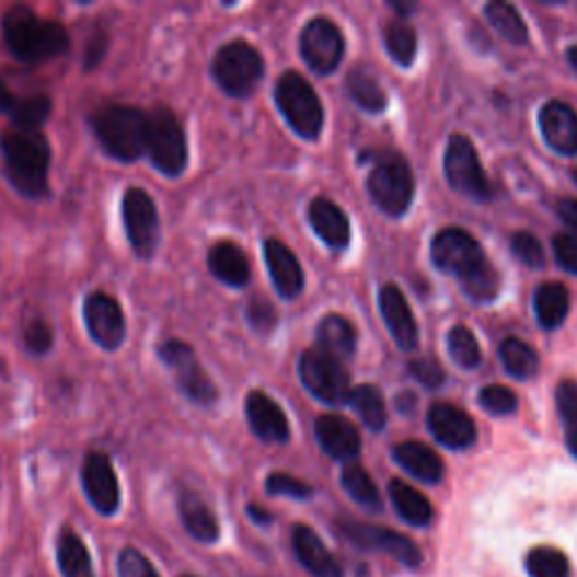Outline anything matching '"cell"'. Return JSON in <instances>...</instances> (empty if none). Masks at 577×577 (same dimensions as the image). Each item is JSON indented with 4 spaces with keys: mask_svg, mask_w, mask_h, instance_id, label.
Segmentation results:
<instances>
[{
    "mask_svg": "<svg viewBox=\"0 0 577 577\" xmlns=\"http://www.w3.org/2000/svg\"><path fill=\"white\" fill-rule=\"evenodd\" d=\"M0 151H3L5 172L10 183L25 199L48 197L50 185V142L42 131L8 129L0 136Z\"/></svg>",
    "mask_w": 577,
    "mask_h": 577,
    "instance_id": "1",
    "label": "cell"
},
{
    "mask_svg": "<svg viewBox=\"0 0 577 577\" xmlns=\"http://www.w3.org/2000/svg\"><path fill=\"white\" fill-rule=\"evenodd\" d=\"M3 38L10 53L27 64H42L68 53V30L57 21H44L25 5L12 8L3 19Z\"/></svg>",
    "mask_w": 577,
    "mask_h": 577,
    "instance_id": "2",
    "label": "cell"
},
{
    "mask_svg": "<svg viewBox=\"0 0 577 577\" xmlns=\"http://www.w3.org/2000/svg\"><path fill=\"white\" fill-rule=\"evenodd\" d=\"M93 134L111 159L136 163L147 153L149 113L129 104H111L100 108L91 118Z\"/></svg>",
    "mask_w": 577,
    "mask_h": 577,
    "instance_id": "3",
    "label": "cell"
},
{
    "mask_svg": "<svg viewBox=\"0 0 577 577\" xmlns=\"http://www.w3.org/2000/svg\"><path fill=\"white\" fill-rule=\"evenodd\" d=\"M276 106L285 123L302 140H319L325 125V108L314 91L298 70H287L274 91Z\"/></svg>",
    "mask_w": 577,
    "mask_h": 577,
    "instance_id": "4",
    "label": "cell"
},
{
    "mask_svg": "<svg viewBox=\"0 0 577 577\" xmlns=\"http://www.w3.org/2000/svg\"><path fill=\"white\" fill-rule=\"evenodd\" d=\"M264 57L259 50L246 42H230L221 46L210 64V74L215 84L228 97H251L264 80Z\"/></svg>",
    "mask_w": 577,
    "mask_h": 577,
    "instance_id": "5",
    "label": "cell"
},
{
    "mask_svg": "<svg viewBox=\"0 0 577 577\" xmlns=\"http://www.w3.org/2000/svg\"><path fill=\"white\" fill-rule=\"evenodd\" d=\"M147 157L168 178H178L187 168L185 129L176 113L168 106H157L149 113Z\"/></svg>",
    "mask_w": 577,
    "mask_h": 577,
    "instance_id": "6",
    "label": "cell"
},
{
    "mask_svg": "<svg viewBox=\"0 0 577 577\" xmlns=\"http://www.w3.org/2000/svg\"><path fill=\"white\" fill-rule=\"evenodd\" d=\"M159 359L172 370L178 391L199 406H212L219 400V391L210 374L201 368L195 350L181 338H165L159 345Z\"/></svg>",
    "mask_w": 577,
    "mask_h": 577,
    "instance_id": "7",
    "label": "cell"
},
{
    "mask_svg": "<svg viewBox=\"0 0 577 577\" xmlns=\"http://www.w3.org/2000/svg\"><path fill=\"white\" fill-rule=\"evenodd\" d=\"M368 195L372 204L389 217H402L413 201L415 178L402 157H386L377 161L368 174Z\"/></svg>",
    "mask_w": 577,
    "mask_h": 577,
    "instance_id": "8",
    "label": "cell"
},
{
    "mask_svg": "<svg viewBox=\"0 0 577 577\" xmlns=\"http://www.w3.org/2000/svg\"><path fill=\"white\" fill-rule=\"evenodd\" d=\"M298 374L302 386L316 400L332 406L348 404L353 386H350V372L345 370L343 361L321 350H304L298 361Z\"/></svg>",
    "mask_w": 577,
    "mask_h": 577,
    "instance_id": "9",
    "label": "cell"
},
{
    "mask_svg": "<svg viewBox=\"0 0 577 577\" xmlns=\"http://www.w3.org/2000/svg\"><path fill=\"white\" fill-rule=\"evenodd\" d=\"M123 223L131 251L140 259H151L161 242V217L157 201L142 187H129L123 197Z\"/></svg>",
    "mask_w": 577,
    "mask_h": 577,
    "instance_id": "10",
    "label": "cell"
},
{
    "mask_svg": "<svg viewBox=\"0 0 577 577\" xmlns=\"http://www.w3.org/2000/svg\"><path fill=\"white\" fill-rule=\"evenodd\" d=\"M445 176L449 185L460 192L463 197H470L474 201H489L492 187L483 172V165L478 161V153L474 142L463 136L455 134L449 138L445 149Z\"/></svg>",
    "mask_w": 577,
    "mask_h": 577,
    "instance_id": "11",
    "label": "cell"
},
{
    "mask_svg": "<svg viewBox=\"0 0 577 577\" xmlns=\"http://www.w3.org/2000/svg\"><path fill=\"white\" fill-rule=\"evenodd\" d=\"M345 55L341 27L327 16H316L300 32V57L316 74H332Z\"/></svg>",
    "mask_w": 577,
    "mask_h": 577,
    "instance_id": "12",
    "label": "cell"
},
{
    "mask_svg": "<svg viewBox=\"0 0 577 577\" xmlns=\"http://www.w3.org/2000/svg\"><path fill=\"white\" fill-rule=\"evenodd\" d=\"M82 312L89 336L97 348L106 353L118 350L127 338V319L120 302L104 291H91L84 298Z\"/></svg>",
    "mask_w": 577,
    "mask_h": 577,
    "instance_id": "13",
    "label": "cell"
},
{
    "mask_svg": "<svg viewBox=\"0 0 577 577\" xmlns=\"http://www.w3.org/2000/svg\"><path fill=\"white\" fill-rule=\"evenodd\" d=\"M338 532L350 544H355L363 551L386 553L408 568H417L422 564L419 549L408 540V536H404L395 530L370 526V523H359V521H338Z\"/></svg>",
    "mask_w": 577,
    "mask_h": 577,
    "instance_id": "14",
    "label": "cell"
},
{
    "mask_svg": "<svg viewBox=\"0 0 577 577\" xmlns=\"http://www.w3.org/2000/svg\"><path fill=\"white\" fill-rule=\"evenodd\" d=\"M431 259L442 274H451L458 280L487 262L481 244L463 228L440 230L431 242Z\"/></svg>",
    "mask_w": 577,
    "mask_h": 577,
    "instance_id": "15",
    "label": "cell"
},
{
    "mask_svg": "<svg viewBox=\"0 0 577 577\" xmlns=\"http://www.w3.org/2000/svg\"><path fill=\"white\" fill-rule=\"evenodd\" d=\"M82 485L91 506L100 515L111 517L120 510V483L106 453L91 451L86 455L82 468Z\"/></svg>",
    "mask_w": 577,
    "mask_h": 577,
    "instance_id": "16",
    "label": "cell"
},
{
    "mask_svg": "<svg viewBox=\"0 0 577 577\" xmlns=\"http://www.w3.org/2000/svg\"><path fill=\"white\" fill-rule=\"evenodd\" d=\"M246 419L251 431L262 440L272 445H285L291 438L289 419L282 406L264 391H251L244 404Z\"/></svg>",
    "mask_w": 577,
    "mask_h": 577,
    "instance_id": "17",
    "label": "cell"
},
{
    "mask_svg": "<svg viewBox=\"0 0 577 577\" xmlns=\"http://www.w3.org/2000/svg\"><path fill=\"white\" fill-rule=\"evenodd\" d=\"M427 425L434 438L449 449L463 451L476 442L474 419L463 408H458L453 404L447 402L434 404L427 415Z\"/></svg>",
    "mask_w": 577,
    "mask_h": 577,
    "instance_id": "18",
    "label": "cell"
},
{
    "mask_svg": "<svg viewBox=\"0 0 577 577\" xmlns=\"http://www.w3.org/2000/svg\"><path fill=\"white\" fill-rule=\"evenodd\" d=\"M262 249H264L268 278H272L278 296L285 300L298 298L304 289V272L296 253L285 242L274 238H268Z\"/></svg>",
    "mask_w": 577,
    "mask_h": 577,
    "instance_id": "19",
    "label": "cell"
},
{
    "mask_svg": "<svg viewBox=\"0 0 577 577\" xmlns=\"http://www.w3.org/2000/svg\"><path fill=\"white\" fill-rule=\"evenodd\" d=\"M314 436L321 449L334 458L350 463L361 453V436L348 417L325 413L314 422Z\"/></svg>",
    "mask_w": 577,
    "mask_h": 577,
    "instance_id": "20",
    "label": "cell"
},
{
    "mask_svg": "<svg viewBox=\"0 0 577 577\" xmlns=\"http://www.w3.org/2000/svg\"><path fill=\"white\" fill-rule=\"evenodd\" d=\"M379 310L383 323H386L391 336L395 338L400 348L406 353L415 350L419 343V330L402 289L395 285H383L379 291Z\"/></svg>",
    "mask_w": 577,
    "mask_h": 577,
    "instance_id": "21",
    "label": "cell"
},
{
    "mask_svg": "<svg viewBox=\"0 0 577 577\" xmlns=\"http://www.w3.org/2000/svg\"><path fill=\"white\" fill-rule=\"evenodd\" d=\"M546 145L562 157H577V113L566 102L553 100L540 113Z\"/></svg>",
    "mask_w": 577,
    "mask_h": 577,
    "instance_id": "22",
    "label": "cell"
},
{
    "mask_svg": "<svg viewBox=\"0 0 577 577\" xmlns=\"http://www.w3.org/2000/svg\"><path fill=\"white\" fill-rule=\"evenodd\" d=\"M314 233L332 249V251H345L350 246V219L343 212L341 206H336L327 197H316L307 210Z\"/></svg>",
    "mask_w": 577,
    "mask_h": 577,
    "instance_id": "23",
    "label": "cell"
},
{
    "mask_svg": "<svg viewBox=\"0 0 577 577\" xmlns=\"http://www.w3.org/2000/svg\"><path fill=\"white\" fill-rule=\"evenodd\" d=\"M291 542L296 559L314 577H343L341 564L334 559L321 536L310 526H293Z\"/></svg>",
    "mask_w": 577,
    "mask_h": 577,
    "instance_id": "24",
    "label": "cell"
},
{
    "mask_svg": "<svg viewBox=\"0 0 577 577\" xmlns=\"http://www.w3.org/2000/svg\"><path fill=\"white\" fill-rule=\"evenodd\" d=\"M208 268L219 282L233 289H244L251 282V262L235 242H217L208 251Z\"/></svg>",
    "mask_w": 577,
    "mask_h": 577,
    "instance_id": "25",
    "label": "cell"
},
{
    "mask_svg": "<svg viewBox=\"0 0 577 577\" xmlns=\"http://www.w3.org/2000/svg\"><path fill=\"white\" fill-rule=\"evenodd\" d=\"M393 458L406 474L427 485H436L445 476L442 458L425 442L406 440L393 449Z\"/></svg>",
    "mask_w": 577,
    "mask_h": 577,
    "instance_id": "26",
    "label": "cell"
},
{
    "mask_svg": "<svg viewBox=\"0 0 577 577\" xmlns=\"http://www.w3.org/2000/svg\"><path fill=\"white\" fill-rule=\"evenodd\" d=\"M178 515L192 540H197L201 544H215L219 540L221 530L217 515L197 492L185 489L178 496Z\"/></svg>",
    "mask_w": 577,
    "mask_h": 577,
    "instance_id": "27",
    "label": "cell"
},
{
    "mask_svg": "<svg viewBox=\"0 0 577 577\" xmlns=\"http://www.w3.org/2000/svg\"><path fill=\"white\" fill-rule=\"evenodd\" d=\"M316 343L321 353L338 361L350 359L357 350L355 325L338 314H330L316 327Z\"/></svg>",
    "mask_w": 577,
    "mask_h": 577,
    "instance_id": "28",
    "label": "cell"
},
{
    "mask_svg": "<svg viewBox=\"0 0 577 577\" xmlns=\"http://www.w3.org/2000/svg\"><path fill=\"white\" fill-rule=\"evenodd\" d=\"M389 496L395 512L400 515L402 521L415 528H425L434 519V506L429 504V498L422 494L419 489L411 487L404 481H391L389 485Z\"/></svg>",
    "mask_w": 577,
    "mask_h": 577,
    "instance_id": "29",
    "label": "cell"
},
{
    "mask_svg": "<svg viewBox=\"0 0 577 577\" xmlns=\"http://www.w3.org/2000/svg\"><path fill=\"white\" fill-rule=\"evenodd\" d=\"M568 307L570 296L562 282H546L534 293V314L544 330H557L568 316Z\"/></svg>",
    "mask_w": 577,
    "mask_h": 577,
    "instance_id": "30",
    "label": "cell"
},
{
    "mask_svg": "<svg viewBox=\"0 0 577 577\" xmlns=\"http://www.w3.org/2000/svg\"><path fill=\"white\" fill-rule=\"evenodd\" d=\"M57 564L64 577H95L93 562L84 542L70 528H64L59 532Z\"/></svg>",
    "mask_w": 577,
    "mask_h": 577,
    "instance_id": "31",
    "label": "cell"
},
{
    "mask_svg": "<svg viewBox=\"0 0 577 577\" xmlns=\"http://www.w3.org/2000/svg\"><path fill=\"white\" fill-rule=\"evenodd\" d=\"M348 93L353 97V102L368 111V113H381L383 108H386L389 100H386V93H383L381 84L377 82V77L366 70V68H353L348 72Z\"/></svg>",
    "mask_w": 577,
    "mask_h": 577,
    "instance_id": "32",
    "label": "cell"
},
{
    "mask_svg": "<svg viewBox=\"0 0 577 577\" xmlns=\"http://www.w3.org/2000/svg\"><path fill=\"white\" fill-rule=\"evenodd\" d=\"M341 485L343 489L348 492V496L353 498L355 504H359L361 508L370 510V512H379L381 510V496L379 489L372 481V476L357 463H348L343 468L341 474Z\"/></svg>",
    "mask_w": 577,
    "mask_h": 577,
    "instance_id": "33",
    "label": "cell"
},
{
    "mask_svg": "<svg viewBox=\"0 0 577 577\" xmlns=\"http://www.w3.org/2000/svg\"><path fill=\"white\" fill-rule=\"evenodd\" d=\"M348 404L357 411V415L363 419V425L370 431H381L386 427V404H383V395L379 389L370 386V383H361V386H355L350 393Z\"/></svg>",
    "mask_w": 577,
    "mask_h": 577,
    "instance_id": "34",
    "label": "cell"
},
{
    "mask_svg": "<svg viewBox=\"0 0 577 577\" xmlns=\"http://www.w3.org/2000/svg\"><path fill=\"white\" fill-rule=\"evenodd\" d=\"M498 355H501V363L506 372L515 379H521V381L530 379L536 374V370H540V359H536V353L521 338H515V336L506 338L501 343V350H498Z\"/></svg>",
    "mask_w": 577,
    "mask_h": 577,
    "instance_id": "35",
    "label": "cell"
},
{
    "mask_svg": "<svg viewBox=\"0 0 577 577\" xmlns=\"http://www.w3.org/2000/svg\"><path fill=\"white\" fill-rule=\"evenodd\" d=\"M485 16L492 23V27L498 32V36H504L506 42L515 46H523L528 42V27L512 5L489 3L485 8Z\"/></svg>",
    "mask_w": 577,
    "mask_h": 577,
    "instance_id": "36",
    "label": "cell"
},
{
    "mask_svg": "<svg viewBox=\"0 0 577 577\" xmlns=\"http://www.w3.org/2000/svg\"><path fill=\"white\" fill-rule=\"evenodd\" d=\"M383 44H386L389 55L400 66H411L415 61V55H417V34H415V30L406 21L397 19V21L389 23L386 30H383Z\"/></svg>",
    "mask_w": 577,
    "mask_h": 577,
    "instance_id": "37",
    "label": "cell"
},
{
    "mask_svg": "<svg viewBox=\"0 0 577 577\" xmlns=\"http://www.w3.org/2000/svg\"><path fill=\"white\" fill-rule=\"evenodd\" d=\"M530 577H570L568 557L553 546H536L526 555Z\"/></svg>",
    "mask_w": 577,
    "mask_h": 577,
    "instance_id": "38",
    "label": "cell"
},
{
    "mask_svg": "<svg viewBox=\"0 0 577 577\" xmlns=\"http://www.w3.org/2000/svg\"><path fill=\"white\" fill-rule=\"evenodd\" d=\"M50 108H53V102L46 95L19 100L10 113L12 127L27 129V131H42V125L50 118Z\"/></svg>",
    "mask_w": 577,
    "mask_h": 577,
    "instance_id": "39",
    "label": "cell"
},
{
    "mask_svg": "<svg viewBox=\"0 0 577 577\" xmlns=\"http://www.w3.org/2000/svg\"><path fill=\"white\" fill-rule=\"evenodd\" d=\"M460 285H463L465 293L476 300V302H489L496 298L498 287H501V278H498L496 268L489 262H483L478 268H474L472 274L465 278H460Z\"/></svg>",
    "mask_w": 577,
    "mask_h": 577,
    "instance_id": "40",
    "label": "cell"
},
{
    "mask_svg": "<svg viewBox=\"0 0 577 577\" xmlns=\"http://www.w3.org/2000/svg\"><path fill=\"white\" fill-rule=\"evenodd\" d=\"M447 343H449V355H451L455 366L470 370V368H476L481 363L478 341L468 327H463V325L453 327L447 336Z\"/></svg>",
    "mask_w": 577,
    "mask_h": 577,
    "instance_id": "41",
    "label": "cell"
},
{
    "mask_svg": "<svg viewBox=\"0 0 577 577\" xmlns=\"http://www.w3.org/2000/svg\"><path fill=\"white\" fill-rule=\"evenodd\" d=\"M55 343V332L48 321L44 319H34L25 325L23 330V345L25 350L34 357H46L53 350Z\"/></svg>",
    "mask_w": 577,
    "mask_h": 577,
    "instance_id": "42",
    "label": "cell"
},
{
    "mask_svg": "<svg viewBox=\"0 0 577 577\" xmlns=\"http://www.w3.org/2000/svg\"><path fill=\"white\" fill-rule=\"evenodd\" d=\"M246 321L257 334H272L278 325V312L266 298L255 296L246 302Z\"/></svg>",
    "mask_w": 577,
    "mask_h": 577,
    "instance_id": "43",
    "label": "cell"
},
{
    "mask_svg": "<svg viewBox=\"0 0 577 577\" xmlns=\"http://www.w3.org/2000/svg\"><path fill=\"white\" fill-rule=\"evenodd\" d=\"M266 492L274 494V496H287V498H296V501H304V498H310L314 494V489L302 483L300 478L285 474V472H276V474H268L266 478Z\"/></svg>",
    "mask_w": 577,
    "mask_h": 577,
    "instance_id": "44",
    "label": "cell"
},
{
    "mask_svg": "<svg viewBox=\"0 0 577 577\" xmlns=\"http://www.w3.org/2000/svg\"><path fill=\"white\" fill-rule=\"evenodd\" d=\"M478 404L487 413L510 415L517 411V395L506 386H485L478 393Z\"/></svg>",
    "mask_w": 577,
    "mask_h": 577,
    "instance_id": "45",
    "label": "cell"
},
{
    "mask_svg": "<svg viewBox=\"0 0 577 577\" xmlns=\"http://www.w3.org/2000/svg\"><path fill=\"white\" fill-rule=\"evenodd\" d=\"M512 253L519 262H523L530 268H542L546 264L542 242L536 240L532 233H517L512 238Z\"/></svg>",
    "mask_w": 577,
    "mask_h": 577,
    "instance_id": "46",
    "label": "cell"
},
{
    "mask_svg": "<svg viewBox=\"0 0 577 577\" xmlns=\"http://www.w3.org/2000/svg\"><path fill=\"white\" fill-rule=\"evenodd\" d=\"M118 577H161V575L140 551L125 549L118 555Z\"/></svg>",
    "mask_w": 577,
    "mask_h": 577,
    "instance_id": "47",
    "label": "cell"
},
{
    "mask_svg": "<svg viewBox=\"0 0 577 577\" xmlns=\"http://www.w3.org/2000/svg\"><path fill=\"white\" fill-rule=\"evenodd\" d=\"M557 411L564 427L577 425V383L566 379L557 386Z\"/></svg>",
    "mask_w": 577,
    "mask_h": 577,
    "instance_id": "48",
    "label": "cell"
},
{
    "mask_svg": "<svg viewBox=\"0 0 577 577\" xmlns=\"http://www.w3.org/2000/svg\"><path fill=\"white\" fill-rule=\"evenodd\" d=\"M553 253L564 272L577 276V235H557L553 240Z\"/></svg>",
    "mask_w": 577,
    "mask_h": 577,
    "instance_id": "49",
    "label": "cell"
},
{
    "mask_svg": "<svg viewBox=\"0 0 577 577\" xmlns=\"http://www.w3.org/2000/svg\"><path fill=\"white\" fill-rule=\"evenodd\" d=\"M408 372L419 381L425 383V386L429 389H438L445 383V370L440 368L438 361H431V359H419V361H413L408 366Z\"/></svg>",
    "mask_w": 577,
    "mask_h": 577,
    "instance_id": "50",
    "label": "cell"
},
{
    "mask_svg": "<svg viewBox=\"0 0 577 577\" xmlns=\"http://www.w3.org/2000/svg\"><path fill=\"white\" fill-rule=\"evenodd\" d=\"M106 46H108V36H106L104 32H95V34L91 36L89 48H86V57H84V68H86V70H93V68L104 59Z\"/></svg>",
    "mask_w": 577,
    "mask_h": 577,
    "instance_id": "51",
    "label": "cell"
},
{
    "mask_svg": "<svg viewBox=\"0 0 577 577\" xmlns=\"http://www.w3.org/2000/svg\"><path fill=\"white\" fill-rule=\"evenodd\" d=\"M557 215L573 233H577V199H562L557 204Z\"/></svg>",
    "mask_w": 577,
    "mask_h": 577,
    "instance_id": "52",
    "label": "cell"
},
{
    "mask_svg": "<svg viewBox=\"0 0 577 577\" xmlns=\"http://www.w3.org/2000/svg\"><path fill=\"white\" fill-rule=\"evenodd\" d=\"M16 102L19 100L8 91V86L3 82H0V113H8L10 115L12 108L16 106Z\"/></svg>",
    "mask_w": 577,
    "mask_h": 577,
    "instance_id": "53",
    "label": "cell"
},
{
    "mask_svg": "<svg viewBox=\"0 0 577 577\" xmlns=\"http://www.w3.org/2000/svg\"><path fill=\"white\" fill-rule=\"evenodd\" d=\"M249 517L255 521V523H264V526H268V523H272L274 521V517H272V512H266L264 508H259V506H255V504H251L249 508Z\"/></svg>",
    "mask_w": 577,
    "mask_h": 577,
    "instance_id": "54",
    "label": "cell"
},
{
    "mask_svg": "<svg viewBox=\"0 0 577 577\" xmlns=\"http://www.w3.org/2000/svg\"><path fill=\"white\" fill-rule=\"evenodd\" d=\"M564 429H566V447L577 458V425H570V427H564Z\"/></svg>",
    "mask_w": 577,
    "mask_h": 577,
    "instance_id": "55",
    "label": "cell"
},
{
    "mask_svg": "<svg viewBox=\"0 0 577 577\" xmlns=\"http://www.w3.org/2000/svg\"><path fill=\"white\" fill-rule=\"evenodd\" d=\"M566 57H568V64L575 68V72H577V46H573V48H568V53H566Z\"/></svg>",
    "mask_w": 577,
    "mask_h": 577,
    "instance_id": "56",
    "label": "cell"
},
{
    "mask_svg": "<svg viewBox=\"0 0 577 577\" xmlns=\"http://www.w3.org/2000/svg\"><path fill=\"white\" fill-rule=\"evenodd\" d=\"M573 178H575V183H577V170H573Z\"/></svg>",
    "mask_w": 577,
    "mask_h": 577,
    "instance_id": "57",
    "label": "cell"
},
{
    "mask_svg": "<svg viewBox=\"0 0 577 577\" xmlns=\"http://www.w3.org/2000/svg\"><path fill=\"white\" fill-rule=\"evenodd\" d=\"M183 577H197V575H183Z\"/></svg>",
    "mask_w": 577,
    "mask_h": 577,
    "instance_id": "58",
    "label": "cell"
}]
</instances>
